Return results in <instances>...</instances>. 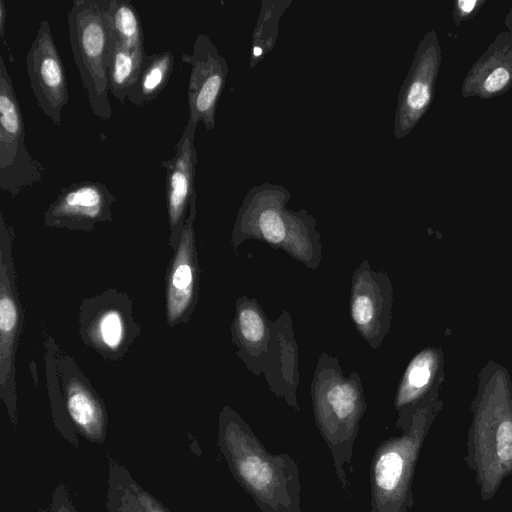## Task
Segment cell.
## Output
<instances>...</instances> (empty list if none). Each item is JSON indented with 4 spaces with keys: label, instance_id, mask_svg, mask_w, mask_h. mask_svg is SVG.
Listing matches in <instances>:
<instances>
[{
    "label": "cell",
    "instance_id": "1",
    "mask_svg": "<svg viewBox=\"0 0 512 512\" xmlns=\"http://www.w3.org/2000/svg\"><path fill=\"white\" fill-rule=\"evenodd\" d=\"M218 446L240 487L260 512H302L299 467L287 453L272 454L230 406L218 417Z\"/></svg>",
    "mask_w": 512,
    "mask_h": 512
},
{
    "label": "cell",
    "instance_id": "28",
    "mask_svg": "<svg viewBox=\"0 0 512 512\" xmlns=\"http://www.w3.org/2000/svg\"><path fill=\"white\" fill-rule=\"evenodd\" d=\"M484 0H458L454 1L452 18L457 26L472 18L485 4Z\"/></svg>",
    "mask_w": 512,
    "mask_h": 512
},
{
    "label": "cell",
    "instance_id": "26",
    "mask_svg": "<svg viewBox=\"0 0 512 512\" xmlns=\"http://www.w3.org/2000/svg\"><path fill=\"white\" fill-rule=\"evenodd\" d=\"M106 17L111 39L131 50H144V34L136 8L128 0H109Z\"/></svg>",
    "mask_w": 512,
    "mask_h": 512
},
{
    "label": "cell",
    "instance_id": "17",
    "mask_svg": "<svg viewBox=\"0 0 512 512\" xmlns=\"http://www.w3.org/2000/svg\"><path fill=\"white\" fill-rule=\"evenodd\" d=\"M58 368L66 410L77 433L102 444L108 423L104 401L71 356L59 351Z\"/></svg>",
    "mask_w": 512,
    "mask_h": 512
},
{
    "label": "cell",
    "instance_id": "7",
    "mask_svg": "<svg viewBox=\"0 0 512 512\" xmlns=\"http://www.w3.org/2000/svg\"><path fill=\"white\" fill-rule=\"evenodd\" d=\"M132 304L126 292L116 289L85 298L79 312L82 341L111 362L122 359L141 335Z\"/></svg>",
    "mask_w": 512,
    "mask_h": 512
},
{
    "label": "cell",
    "instance_id": "14",
    "mask_svg": "<svg viewBox=\"0 0 512 512\" xmlns=\"http://www.w3.org/2000/svg\"><path fill=\"white\" fill-rule=\"evenodd\" d=\"M197 125L188 119L184 131L169 160L161 162L166 170L165 194L173 251L179 243L188 218L196 217L195 173L197 151L194 145Z\"/></svg>",
    "mask_w": 512,
    "mask_h": 512
},
{
    "label": "cell",
    "instance_id": "30",
    "mask_svg": "<svg viewBox=\"0 0 512 512\" xmlns=\"http://www.w3.org/2000/svg\"><path fill=\"white\" fill-rule=\"evenodd\" d=\"M6 19H7L6 5L3 0H0V37H1V41H2L5 49L7 50L8 54H9L10 62L14 63L15 60H14L13 54H12L11 49L5 39Z\"/></svg>",
    "mask_w": 512,
    "mask_h": 512
},
{
    "label": "cell",
    "instance_id": "10",
    "mask_svg": "<svg viewBox=\"0 0 512 512\" xmlns=\"http://www.w3.org/2000/svg\"><path fill=\"white\" fill-rule=\"evenodd\" d=\"M441 47L434 30L419 42L410 69L400 87L394 117V136H407L431 105L441 64Z\"/></svg>",
    "mask_w": 512,
    "mask_h": 512
},
{
    "label": "cell",
    "instance_id": "24",
    "mask_svg": "<svg viewBox=\"0 0 512 512\" xmlns=\"http://www.w3.org/2000/svg\"><path fill=\"white\" fill-rule=\"evenodd\" d=\"M173 68L174 56L170 51L147 55L137 82L128 93V101L136 107L149 105L168 84Z\"/></svg>",
    "mask_w": 512,
    "mask_h": 512
},
{
    "label": "cell",
    "instance_id": "27",
    "mask_svg": "<svg viewBox=\"0 0 512 512\" xmlns=\"http://www.w3.org/2000/svg\"><path fill=\"white\" fill-rule=\"evenodd\" d=\"M289 4L290 2L285 1L262 2L261 13L253 35L251 67L264 53L270 51L277 37L279 19Z\"/></svg>",
    "mask_w": 512,
    "mask_h": 512
},
{
    "label": "cell",
    "instance_id": "22",
    "mask_svg": "<svg viewBox=\"0 0 512 512\" xmlns=\"http://www.w3.org/2000/svg\"><path fill=\"white\" fill-rule=\"evenodd\" d=\"M106 508L108 512H170L125 466L112 458L108 461Z\"/></svg>",
    "mask_w": 512,
    "mask_h": 512
},
{
    "label": "cell",
    "instance_id": "12",
    "mask_svg": "<svg viewBox=\"0 0 512 512\" xmlns=\"http://www.w3.org/2000/svg\"><path fill=\"white\" fill-rule=\"evenodd\" d=\"M26 69L37 105L54 125L62 123L68 103V85L61 56L50 24L42 20L26 54Z\"/></svg>",
    "mask_w": 512,
    "mask_h": 512
},
{
    "label": "cell",
    "instance_id": "9",
    "mask_svg": "<svg viewBox=\"0 0 512 512\" xmlns=\"http://www.w3.org/2000/svg\"><path fill=\"white\" fill-rule=\"evenodd\" d=\"M25 135L23 113L0 55V189L12 197L39 183L45 172L26 148Z\"/></svg>",
    "mask_w": 512,
    "mask_h": 512
},
{
    "label": "cell",
    "instance_id": "21",
    "mask_svg": "<svg viewBox=\"0 0 512 512\" xmlns=\"http://www.w3.org/2000/svg\"><path fill=\"white\" fill-rule=\"evenodd\" d=\"M441 354L435 349H425L408 364L398 385L394 406L398 414L409 412L422 401L437 393Z\"/></svg>",
    "mask_w": 512,
    "mask_h": 512
},
{
    "label": "cell",
    "instance_id": "4",
    "mask_svg": "<svg viewBox=\"0 0 512 512\" xmlns=\"http://www.w3.org/2000/svg\"><path fill=\"white\" fill-rule=\"evenodd\" d=\"M442 409L437 393L412 411L398 414L400 434L382 441L370 463L371 512H410L415 469L425 438Z\"/></svg>",
    "mask_w": 512,
    "mask_h": 512
},
{
    "label": "cell",
    "instance_id": "15",
    "mask_svg": "<svg viewBox=\"0 0 512 512\" xmlns=\"http://www.w3.org/2000/svg\"><path fill=\"white\" fill-rule=\"evenodd\" d=\"M115 201L105 183L75 182L60 189L44 213V223L51 228L90 232L100 223L113 221Z\"/></svg>",
    "mask_w": 512,
    "mask_h": 512
},
{
    "label": "cell",
    "instance_id": "25",
    "mask_svg": "<svg viewBox=\"0 0 512 512\" xmlns=\"http://www.w3.org/2000/svg\"><path fill=\"white\" fill-rule=\"evenodd\" d=\"M47 388L53 421L58 432L75 448L79 445L78 433L66 410L58 368L60 349L52 338L45 342Z\"/></svg>",
    "mask_w": 512,
    "mask_h": 512
},
{
    "label": "cell",
    "instance_id": "11",
    "mask_svg": "<svg viewBox=\"0 0 512 512\" xmlns=\"http://www.w3.org/2000/svg\"><path fill=\"white\" fill-rule=\"evenodd\" d=\"M181 62L191 65L187 91L188 119L196 125L202 122L207 131H212L218 100L228 75V64L212 40L203 33L197 35L192 53H183Z\"/></svg>",
    "mask_w": 512,
    "mask_h": 512
},
{
    "label": "cell",
    "instance_id": "13",
    "mask_svg": "<svg viewBox=\"0 0 512 512\" xmlns=\"http://www.w3.org/2000/svg\"><path fill=\"white\" fill-rule=\"evenodd\" d=\"M392 302L388 274L373 270L364 260L352 276L350 314L357 331L373 349L381 346L389 331Z\"/></svg>",
    "mask_w": 512,
    "mask_h": 512
},
{
    "label": "cell",
    "instance_id": "8",
    "mask_svg": "<svg viewBox=\"0 0 512 512\" xmlns=\"http://www.w3.org/2000/svg\"><path fill=\"white\" fill-rule=\"evenodd\" d=\"M13 228L0 213V399L13 425L18 422L16 354L22 328V310L13 260Z\"/></svg>",
    "mask_w": 512,
    "mask_h": 512
},
{
    "label": "cell",
    "instance_id": "3",
    "mask_svg": "<svg viewBox=\"0 0 512 512\" xmlns=\"http://www.w3.org/2000/svg\"><path fill=\"white\" fill-rule=\"evenodd\" d=\"M311 398L315 424L330 450L339 484L348 491L354 443L367 407L360 377L356 372L345 377L338 359L322 352Z\"/></svg>",
    "mask_w": 512,
    "mask_h": 512
},
{
    "label": "cell",
    "instance_id": "31",
    "mask_svg": "<svg viewBox=\"0 0 512 512\" xmlns=\"http://www.w3.org/2000/svg\"><path fill=\"white\" fill-rule=\"evenodd\" d=\"M504 22L508 29V32H510L512 34V8L509 10L508 14L506 15Z\"/></svg>",
    "mask_w": 512,
    "mask_h": 512
},
{
    "label": "cell",
    "instance_id": "20",
    "mask_svg": "<svg viewBox=\"0 0 512 512\" xmlns=\"http://www.w3.org/2000/svg\"><path fill=\"white\" fill-rule=\"evenodd\" d=\"M274 329V342L264 375L270 391L289 407L299 411L296 393L299 384L298 346L287 311H283L274 321Z\"/></svg>",
    "mask_w": 512,
    "mask_h": 512
},
{
    "label": "cell",
    "instance_id": "16",
    "mask_svg": "<svg viewBox=\"0 0 512 512\" xmlns=\"http://www.w3.org/2000/svg\"><path fill=\"white\" fill-rule=\"evenodd\" d=\"M194 219H188L166 271V319L174 327L187 323L198 303L200 268Z\"/></svg>",
    "mask_w": 512,
    "mask_h": 512
},
{
    "label": "cell",
    "instance_id": "18",
    "mask_svg": "<svg viewBox=\"0 0 512 512\" xmlns=\"http://www.w3.org/2000/svg\"><path fill=\"white\" fill-rule=\"evenodd\" d=\"M274 335V321L268 319L256 299L242 296L236 300L232 342L238 348L237 356L256 376L266 372Z\"/></svg>",
    "mask_w": 512,
    "mask_h": 512
},
{
    "label": "cell",
    "instance_id": "5",
    "mask_svg": "<svg viewBox=\"0 0 512 512\" xmlns=\"http://www.w3.org/2000/svg\"><path fill=\"white\" fill-rule=\"evenodd\" d=\"M468 430L467 466L483 502L491 500L512 475V387L501 371L479 386Z\"/></svg>",
    "mask_w": 512,
    "mask_h": 512
},
{
    "label": "cell",
    "instance_id": "6",
    "mask_svg": "<svg viewBox=\"0 0 512 512\" xmlns=\"http://www.w3.org/2000/svg\"><path fill=\"white\" fill-rule=\"evenodd\" d=\"M106 0H74L67 14L71 51L92 113L110 120L107 57L110 31Z\"/></svg>",
    "mask_w": 512,
    "mask_h": 512
},
{
    "label": "cell",
    "instance_id": "29",
    "mask_svg": "<svg viewBox=\"0 0 512 512\" xmlns=\"http://www.w3.org/2000/svg\"><path fill=\"white\" fill-rule=\"evenodd\" d=\"M48 510L49 512H78L66 487L63 485L55 487Z\"/></svg>",
    "mask_w": 512,
    "mask_h": 512
},
{
    "label": "cell",
    "instance_id": "2",
    "mask_svg": "<svg viewBox=\"0 0 512 512\" xmlns=\"http://www.w3.org/2000/svg\"><path fill=\"white\" fill-rule=\"evenodd\" d=\"M290 199L289 191L280 185L263 183L251 188L232 230L234 250L248 239H257L316 269L322 255L316 220L305 209L288 210L286 204Z\"/></svg>",
    "mask_w": 512,
    "mask_h": 512
},
{
    "label": "cell",
    "instance_id": "19",
    "mask_svg": "<svg viewBox=\"0 0 512 512\" xmlns=\"http://www.w3.org/2000/svg\"><path fill=\"white\" fill-rule=\"evenodd\" d=\"M512 88V34L500 32L464 77L463 97L490 99Z\"/></svg>",
    "mask_w": 512,
    "mask_h": 512
},
{
    "label": "cell",
    "instance_id": "23",
    "mask_svg": "<svg viewBox=\"0 0 512 512\" xmlns=\"http://www.w3.org/2000/svg\"><path fill=\"white\" fill-rule=\"evenodd\" d=\"M146 56L145 50L128 49L110 37L107 57L108 87L121 103L125 102L129 91L137 82Z\"/></svg>",
    "mask_w": 512,
    "mask_h": 512
}]
</instances>
